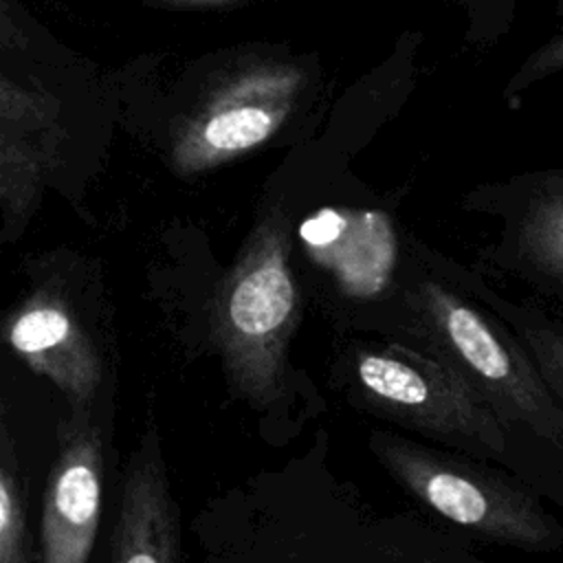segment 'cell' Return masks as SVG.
<instances>
[{"label":"cell","instance_id":"6da1fadb","mask_svg":"<svg viewBox=\"0 0 563 563\" xmlns=\"http://www.w3.org/2000/svg\"><path fill=\"white\" fill-rule=\"evenodd\" d=\"M407 328L416 343L449 363L501 418L563 446V407L515 332L453 275L449 260L409 233Z\"/></svg>","mask_w":563,"mask_h":563},{"label":"cell","instance_id":"7a4b0ae2","mask_svg":"<svg viewBox=\"0 0 563 563\" xmlns=\"http://www.w3.org/2000/svg\"><path fill=\"white\" fill-rule=\"evenodd\" d=\"M321 86V59L288 44L220 53L172 128V169L198 176L266 145L312 106Z\"/></svg>","mask_w":563,"mask_h":563},{"label":"cell","instance_id":"3957f363","mask_svg":"<svg viewBox=\"0 0 563 563\" xmlns=\"http://www.w3.org/2000/svg\"><path fill=\"white\" fill-rule=\"evenodd\" d=\"M301 284L292 264L288 211L266 202L233 266L222 277L211 332L229 385L271 409L286 391L290 339L301 319Z\"/></svg>","mask_w":563,"mask_h":563},{"label":"cell","instance_id":"277c9868","mask_svg":"<svg viewBox=\"0 0 563 563\" xmlns=\"http://www.w3.org/2000/svg\"><path fill=\"white\" fill-rule=\"evenodd\" d=\"M332 383L358 409L484 462H506L508 429L495 409L440 356L402 341L345 339Z\"/></svg>","mask_w":563,"mask_h":563},{"label":"cell","instance_id":"5b68a950","mask_svg":"<svg viewBox=\"0 0 563 563\" xmlns=\"http://www.w3.org/2000/svg\"><path fill=\"white\" fill-rule=\"evenodd\" d=\"M409 233L378 209L321 207L292 229L301 286L341 323L400 339L407 328Z\"/></svg>","mask_w":563,"mask_h":563},{"label":"cell","instance_id":"8992f818","mask_svg":"<svg viewBox=\"0 0 563 563\" xmlns=\"http://www.w3.org/2000/svg\"><path fill=\"white\" fill-rule=\"evenodd\" d=\"M369 449L387 473L435 515L488 541L530 552L556 550L563 541L559 521L512 475L484 460L427 446L378 429Z\"/></svg>","mask_w":563,"mask_h":563},{"label":"cell","instance_id":"52a82bcc","mask_svg":"<svg viewBox=\"0 0 563 563\" xmlns=\"http://www.w3.org/2000/svg\"><path fill=\"white\" fill-rule=\"evenodd\" d=\"M473 209L504 218L497 266L545 295L563 297V169L515 176L466 198Z\"/></svg>","mask_w":563,"mask_h":563},{"label":"cell","instance_id":"ba28073f","mask_svg":"<svg viewBox=\"0 0 563 563\" xmlns=\"http://www.w3.org/2000/svg\"><path fill=\"white\" fill-rule=\"evenodd\" d=\"M101 473L103 446L99 429L77 413L62 435L46 484L40 528L42 561H88L101 517Z\"/></svg>","mask_w":563,"mask_h":563},{"label":"cell","instance_id":"9c48e42d","mask_svg":"<svg viewBox=\"0 0 563 563\" xmlns=\"http://www.w3.org/2000/svg\"><path fill=\"white\" fill-rule=\"evenodd\" d=\"M2 339L48 378L75 407L88 405L101 383V356L73 306L51 288L31 292L4 321Z\"/></svg>","mask_w":563,"mask_h":563},{"label":"cell","instance_id":"30bf717a","mask_svg":"<svg viewBox=\"0 0 563 563\" xmlns=\"http://www.w3.org/2000/svg\"><path fill=\"white\" fill-rule=\"evenodd\" d=\"M180 556L178 508L172 499L156 435L132 455L110 539L114 563H174Z\"/></svg>","mask_w":563,"mask_h":563},{"label":"cell","instance_id":"8fae6325","mask_svg":"<svg viewBox=\"0 0 563 563\" xmlns=\"http://www.w3.org/2000/svg\"><path fill=\"white\" fill-rule=\"evenodd\" d=\"M457 282L473 292L484 306H488L521 341L534 361L545 385L563 407V321L545 314L530 303H517L508 297L490 290L479 277L449 262Z\"/></svg>","mask_w":563,"mask_h":563},{"label":"cell","instance_id":"7c38bea8","mask_svg":"<svg viewBox=\"0 0 563 563\" xmlns=\"http://www.w3.org/2000/svg\"><path fill=\"white\" fill-rule=\"evenodd\" d=\"M57 152L0 117V213L22 218L35 209Z\"/></svg>","mask_w":563,"mask_h":563},{"label":"cell","instance_id":"4fadbf2b","mask_svg":"<svg viewBox=\"0 0 563 563\" xmlns=\"http://www.w3.org/2000/svg\"><path fill=\"white\" fill-rule=\"evenodd\" d=\"M0 117L31 136L59 147L62 121L59 106L44 92L18 84L0 64Z\"/></svg>","mask_w":563,"mask_h":563},{"label":"cell","instance_id":"5bb4252c","mask_svg":"<svg viewBox=\"0 0 563 563\" xmlns=\"http://www.w3.org/2000/svg\"><path fill=\"white\" fill-rule=\"evenodd\" d=\"M31 554L26 550V521L18 486L0 460V563H24Z\"/></svg>","mask_w":563,"mask_h":563},{"label":"cell","instance_id":"9a60e30c","mask_svg":"<svg viewBox=\"0 0 563 563\" xmlns=\"http://www.w3.org/2000/svg\"><path fill=\"white\" fill-rule=\"evenodd\" d=\"M559 70H563V29L545 40L539 48H534L510 77L508 86L504 88V99L508 108H519L521 97L530 86Z\"/></svg>","mask_w":563,"mask_h":563},{"label":"cell","instance_id":"2e32d148","mask_svg":"<svg viewBox=\"0 0 563 563\" xmlns=\"http://www.w3.org/2000/svg\"><path fill=\"white\" fill-rule=\"evenodd\" d=\"M0 46L4 48H26L29 35L24 24L15 15L13 7L7 0H0Z\"/></svg>","mask_w":563,"mask_h":563},{"label":"cell","instance_id":"e0dca14e","mask_svg":"<svg viewBox=\"0 0 563 563\" xmlns=\"http://www.w3.org/2000/svg\"><path fill=\"white\" fill-rule=\"evenodd\" d=\"M152 2L167 9H176V11H224V9H235V7H244L260 0H152Z\"/></svg>","mask_w":563,"mask_h":563}]
</instances>
